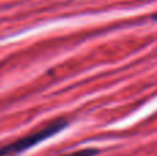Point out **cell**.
Returning a JSON list of instances; mask_svg holds the SVG:
<instances>
[{
	"label": "cell",
	"mask_w": 157,
	"mask_h": 156,
	"mask_svg": "<svg viewBox=\"0 0 157 156\" xmlns=\"http://www.w3.org/2000/svg\"><path fill=\"white\" fill-rule=\"evenodd\" d=\"M66 126H68V120H66V119L52 120L51 123L46 124L43 129L37 130V131L30 133V134L25 135V137H22V138H18V140L13 141V142L7 144V145L0 146V156H15V155L21 154V152L37 145L41 141L58 134V133L62 129H65Z\"/></svg>",
	"instance_id": "cell-1"
},
{
	"label": "cell",
	"mask_w": 157,
	"mask_h": 156,
	"mask_svg": "<svg viewBox=\"0 0 157 156\" xmlns=\"http://www.w3.org/2000/svg\"><path fill=\"white\" fill-rule=\"evenodd\" d=\"M97 154H98L97 149L87 148V149H81V151H77V152H72V154H68V155H63V156H95Z\"/></svg>",
	"instance_id": "cell-2"
},
{
	"label": "cell",
	"mask_w": 157,
	"mask_h": 156,
	"mask_svg": "<svg viewBox=\"0 0 157 156\" xmlns=\"http://www.w3.org/2000/svg\"><path fill=\"white\" fill-rule=\"evenodd\" d=\"M153 19H155V21H157V14H155V15H153Z\"/></svg>",
	"instance_id": "cell-3"
}]
</instances>
